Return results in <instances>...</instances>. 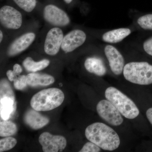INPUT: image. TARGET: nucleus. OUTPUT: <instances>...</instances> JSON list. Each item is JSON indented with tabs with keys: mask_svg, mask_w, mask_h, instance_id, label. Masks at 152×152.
I'll return each instance as SVG.
<instances>
[{
	"mask_svg": "<svg viewBox=\"0 0 152 152\" xmlns=\"http://www.w3.org/2000/svg\"><path fill=\"white\" fill-rule=\"evenodd\" d=\"M6 74H7L8 78L11 82L14 81L15 79L18 77V76L15 75L13 71L11 70H9L7 71Z\"/></svg>",
	"mask_w": 152,
	"mask_h": 152,
	"instance_id": "bb28decb",
	"label": "nucleus"
},
{
	"mask_svg": "<svg viewBox=\"0 0 152 152\" xmlns=\"http://www.w3.org/2000/svg\"><path fill=\"white\" fill-rule=\"evenodd\" d=\"M14 85L15 88L17 90H22L24 89L27 86L26 76H19L14 81Z\"/></svg>",
	"mask_w": 152,
	"mask_h": 152,
	"instance_id": "5701e85b",
	"label": "nucleus"
},
{
	"mask_svg": "<svg viewBox=\"0 0 152 152\" xmlns=\"http://www.w3.org/2000/svg\"><path fill=\"white\" fill-rule=\"evenodd\" d=\"M86 39V34L80 29L71 31L64 37L61 48L65 53H71L80 47Z\"/></svg>",
	"mask_w": 152,
	"mask_h": 152,
	"instance_id": "9d476101",
	"label": "nucleus"
},
{
	"mask_svg": "<svg viewBox=\"0 0 152 152\" xmlns=\"http://www.w3.org/2000/svg\"><path fill=\"white\" fill-rule=\"evenodd\" d=\"M14 2L23 10L30 12L35 8L36 0H13Z\"/></svg>",
	"mask_w": 152,
	"mask_h": 152,
	"instance_id": "412c9836",
	"label": "nucleus"
},
{
	"mask_svg": "<svg viewBox=\"0 0 152 152\" xmlns=\"http://www.w3.org/2000/svg\"><path fill=\"white\" fill-rule=\"evenodd\" d=\"M26 77L28 85L31 87L49 86L55 82L53 77L47 74L33 72L28 74Z\"/></svg>",
	"mask_w": 152,
	"mask_h": 152,
	"instance_id": "f3484780",
	"label": "nucleus"
},
{
	"mask_svg": "<svg viewBox=\"0 0 152 152\" xmlns=\"http://www.w3.org/2000/svg\"><path fill=\"white\" fill-rule=\"evenodd\" d=\"M72 1L73 0H64V1L67 4H70V3L72 2Z\"/></svg>",
	"mask_w": 152,
	"mask_h": 152,
	"instance_id": "c756f323",
	"label": "nucleus"
},
{
	"mask_svg": "<svg viewBox=\"0 0 152 152\" xmlns=\"http://www.w3.org/2000/svg\"><path fill=\"white\" fill-rule=\"evenodd\" d=\"M17 143V140L12 137L1 139L0 140V152L6 151L12 149Z\"/></svg>",
	"mask_w": 152,
	"mask_h": 152,
	"instance_id": "4be33fe9",
	"label": "nucleus"
},
{
	"mask_svg": "<svg viewBox=\"0 0 152 152\" xmlns=\"http://www.w3.org/2000/svg\"><path fill=\"white\" fill-rule=\"evenodd\" d=\"M50 64V61L48 59H44L39 61L35 62L31 58L28 57L24 60L23 65L27 71L32 72H36L47 68Z\"/></svg>",
	"mask_w": 152,
	"mask_h": 152,
	"instance_id": "a211bd4d",
	"label": "nucleus"
},
{
	"mask_svg": "<svg viewBox=\"0 0 152 152\" xmlns=\"http://www.w3.org/2000/svg\"><path fill=\"white\" fill-rule=\"evenodd\" d=\"M104 52L112 72L116 75H121L125 66L122 55L116 48L111 45H106Z\"/></svg>",
	"mask_w": 152,
	"mask_h": 152,
	"instance_id": "9b49d317",
	"label": "nucleus"
},
{
	"mask_svg": "<svg viewBox=\"0 0 152 152\" xmlns=\"http://www.w3.org/2000/svg\"><path fill=\"white\" fill-rule=\"evenodd\" d=\"M64 99V95L61 90L57 88H50L42 90L34 95L30 104L37 111H48L59 107Z\"/></svg>",
	"mask_w": 152,
	"mask_h": 152,
	"instance_id": "f03ea898",
	"label": "nucleus"
},
{
	"mask_svg": "<svg viewBox=\"0 0 152 152\" xmlns=\"http://www.w3.org/2000/svg\"><path fill=\"white\" fill-rule=\"evenodd\" d=\"M0 22L7 28L18 29L23 23V17L16 9L10 6H4L0 9Z\"/></svg>",
	"mask_w": 152,
	"mask_h": 152,
	"instance_id": "423d86ee",
	"label": "nucleus"
},
{
	"mask_svg": "<svg viewBox=\"0 0 152 152\" xmlns=\"http://www.w3.org/2000/svg\"><path fill=\"white\" fill-rule=\"evenodd\" d=\"M101 148L92 142H88L85 144L80 152H99L101 151Z\"/></svg>",
	"mask_w": 152,
	"mask_h": 152,
	"instance_id": "b1692460",
	"label": "nucleus"
},
{
	"mask_svg": "<svg viewBox=\"0 0 152 152\" xmlns=\"http://www.w3.org/2000/svg\"><path fill=\"white\" fill-rule=\"evenodd\" d=\"M64 37L63 31L59 28L51 29L45 40L44 50L46 53L52 56L56 55L61 48Z\"/></svg>",
	"mask_w": 152,
	"mask_h": 152,
	"instance_id": "1a4fd4ad",
	"label": "nucleus"
},
{
	"mask_svg": "<svg viewBox=\"0 0 152 152\" xmlns=\"http://www.w3.org/2000/svg\"><path fill=\"white\" fill-rule=\"evenodd\" d=\"M43 16L48 23L54 26H66L70 22L67 14L54 5H48L45 7Z\"/></svg>",
	"mask_w": 152,
	"mask_h": 152,
	"instance_id": "6e6552de",
	"label": "nucleus"
},
{
	"mask_svg": "<svg viewBox=\"0 0 152 152\" xmlns=\"http://www.w3.org/2000/svg\"><path fill=\"white\" fill-rule=\"evenodd\" d=\"M142 48L147 55L152 57V35L146 38L144 41Z\"/></svg>",
	"mask_w": 152,
	"mask_h": 152,
	"instance_id": "393cba45",
	"label": "nucleus"
},
{
	"mask_svg": "<svg viewBox=\"0 0 152 152\" xmlns=\"http://www.w3.org/2000/svg\"><path fill=\"white\" fill-rule=\"evenodd\" d=\"M15 124L8 120H3L0 123V136L7 137L13 135L17 132Z\"/></svg>",
	"mask_w": 152,
	"mask_h": 152,
	"instance_id": "6ab92c4d",
	"label": "nucleus"
},
{
	"mask_svg": "<svg viewBox=\"0 0 152 152\" xmlns=\"http://www.w3.org/2000/svg\"><path fill=\"white\" fill-rule=\"evenodd\" d=\"M85 135L90 142L105 151H114L120 145L118 135L103 123H95L88 126L85 131Z\"/></svg>",
	"mask_w": 152,
	"mask_h": 152,
	"instance_id": "f257e3e1",
	"label": "nucleus"
},
{
	"mask_svg": "<svg viewBox=\"0 0 152 152\" xmlns=\"http://www.w3.org/2000/svg\"><path fill=\"white\" fill-rule=\"evenodd\" d=\"M39 141L44 152H62L67 145L66 140L64 137L53 135L47 132L41 134Z\"/></svg>",
	"mask_w": 152,
	"mask_h": 152,
	"instance_id": "0eeeda50",
	"label": "nucleus"
},
{
	"mask_svg": "<svg viewBox=\"0 0 152 152\" xmlns=\"http://www.w3.org/2000/svg\"><path fill=\"white\" fill-rule=\"evenodd\" d=\"M131 33L132 31L129 28H119L104 33L102 39L104 42L108 43H118L128 37Z\"/></svg>",
	"mask_w": 152,
	"mask_h": 152,
	"instance_id": "4468645a",
	"label": "nucleus"
},
{
	"mask_svg": "<svg viewBox=\"0 0 152 152\" xmlns=\"http://www.w3.org/2000/svg\"><path fill=\"white\" fill-rule=\"evenodd\" d=\"M96 110L99 116L112 126H119L124 122L118 110L108 100L100 101L97 105Z\"/></svg>",
	"mask_w": 152,
	"mask_h": 152,
	"instance_id": "39448f33",
	"label": "nucleus"
},
{
	"mask_svg": "<svg viewBox=\"0 0 152 152\" xmlns=\"http://www.w3.org/2000/svg\"><path fill=\"white\" fill-rule=\"evenodd\" d=\"M24 119L26 124L35 130L39 129L48 124V118L38 113L33 109L26 112Z\"/></svg>",
	"mask_w": 152,
	"mask_h": 152,
	"instance_id": "ddd939ff",
	"label": "nucleus"
},
{
	"mask_svg": "<svg viewBox=\"0 0 152 152\" xmlns=\"http://www.w3.org/2000/svg\"><path fill=\"white\" fill-rule=\"evenodd\" d=\"M137 23L143 30L152 32V13L141 16L138 19Z\"/></svg>",
	"mask_w": 152,
	"mask_h": 152,
	"instance_id": "aec40b11",
	"label": "nucleus"
},
{
	"mask_svg": "<svg viewBox=\"0 0 152 152\" xmlns=\"http://www.w3.org/2000/svg\"><path fill=\"white\" fill-rule=\"evenodd\" d=\"M0 36H1V37H0V42H1L3 38V33L1 31H0Z\"/></svg>",
	"mask_w": 152,
	"mask_h": 152,
	"instance_id": "c85d7f7f",
	"label": "nucleus"
},
{
	"mask_svg": "<svg viewBox=\"0 0 152 152\" xmlns=\"http://www.w3.org/2000/svg\"><path fill=\"white\" fill-rule=\"evenodd\" d=\"M35 38L34 33L29 32L17 38L9 46L8 55L10 56H13L22 53L32 44Z\"/></svg>",
	"mask_w": 152,
	"mask_h": 152,
	"instance_id": "f8f14e48",
	"label": "nucleus"
},
{
	"mask_svg": "<svg viewBox=\"0 0 152 152\" xmlns=\"http://www.w3.org/2000/svg\"><path fill=\"white\" fill-rule=\"evenodd\" d=\"M84 65L86 70L99 77L106 75L107 69L102 60L97 57H90L86 59Z\"/></svg>",
	"mask_w": 152,
	"mask_h": 152,
	"instance_id": "dca6fc26",
	"label": "nucleus"
},
{
	"mask_svg": "<svg viewBox=\"0 0 152 152\" xmlns=\"http://www.w3.org/2000/svg\"><path fill=\"white\" fill-rule=\"evenodd\" d=\"M123 75L126 80L136 84H152V65L148 62H132L125 65Z\"/></svg>",
	"mask_w": 152,
	"mask_h": 152,
	"instance_id": "20e7f679",
	"label": "nucleus"
},
{
	"mask_svg": "<svg viewBox=\"0 0 152 152\" xmlns=\"http://www.w3.org/2000/svg\"><path fill=\"white\" fill-rule=\"evenodd\" d=\"M146 116L148 120L152 125V107L150 108L147 110Z\"/></svg>",
	"mask_w": 152,
	"mask_h": 152,
	"instance_id": "cd10ccee",
	"label": "nucleus"
},
{
	"mask_svg": "<svg viewBox=\"0 0 152 152\" xmlns=\"http://www.w3.org/2000/svg\"><path fill=\"white\" fill-rule=\"evenodd\" d=\"M0 112L3 120H8L13 115L16 110L15 97L10 96H1Z\"/></svg>",
	"mask_w": 152,
	"mask_h": 152,
	"instance_id": "2eb2a0df",
	"label": "nucleus"
},
{
	"mask_svg": "<svg viewBox=\"0 0 152 152\" xmlns=\"http://www.w3.org/2000/svg\"><path fill=\"white\" fill-rule=\"evenodd\" d=\"M105 96L121 114L129 119H134L140 114L137 107L132 99L115 88L110 87L106 90Z\"/></svg>",
	"mask_w": 152,
	"mask_h": 152,
	"instance_id": "7ed1b4c3",
	"label": "nucleus"
},
{
	"mask_svg": "<svg viewBox=\"0 0 152 152\" xmlns=\"http://www.w3.org/2000/svg\"><path fill=\"white\" fill-rule=\"evenodd\" d=\"M13 71L15 75L18 76L21 73L23 69H22V68L20 65L18 64H15L13 66Z\"/></svg>",
	"mask_w": 152,
	"mask_h": 152,
	"instance_id": "a878e982",
	"label": "nucleus"
}]
</instances>
